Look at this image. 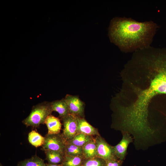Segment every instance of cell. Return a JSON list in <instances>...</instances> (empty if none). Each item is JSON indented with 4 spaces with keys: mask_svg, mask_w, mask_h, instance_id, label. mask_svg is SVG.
Listing matches in <instances>:
<instances>
[{
    "mask_svg": "<svg viewBox=\"0 0 166 166\" xmlns=\"http://www.w3.org/2000/svg\"><path fill=\"white\" fill-rule=\"evenodd\" d=\"M83 133L88 135H100L97 129L93 127L84 118L78 117V134Z\"/></svg>",
    "mask_w": 166,
    "mask_h": 166,
    "instance_id": "8",
    "label": "cell"
},
{
    "mask_svg": "<svg viewBox=\"0 0 166 166\" xmlns=\"http://www.w3.org/2000/svg\"><path fill=\"white\" fill-rule=\"evenodd\" d=\"M159 27L152 20L140 22L130 18L115 17L110 23L108 36L121 51L134 52L151 46Z\"/></svg>",
    "mask_w": 166,
    "mask_h": 166,
    "instance_id": "1",
    "label": "cell"
},
{
    "mask_svg": "<svg viewBox=\"0 0 166 166\" xmlns=\"http://www.w3.org/2000/svg\"><path fill=\"white\" fill-rule=\"evenodd\" d=\"M50 105L52 111L57 112L61 119L69 114L68 106L64 98L52 101Z\"/></svg>",
    "mask_w": 166,
    "mask_h": 166,
    "instance_id": "10",
    "label": "cell"
},
{
    "mask_svg": "<svg viewBox=\"0 0 166 166\" xmlns=\"http://www.w3.org/2000/svg\"><path fill=\"white\" fill-rule=\"evenodd\" d=\"M94 138L93 136L80 133L76 135L72 140L66 142L77 146L82 147Z\"/></svg>",
    "mask_w": 166,
    "mask_h": 166,
    "instance_id": "14",
    "label": "cell"
},
{
    "mask_svg": "<svg viewBox=\"0 0 166 166\" xmlns=\"http://www.w3.org/2000/svg\"><path fill=\"white\" fill-rule=\"evenodd\" d=\"M47 166H63L61 164H47Z\"/></svg>",
    "mask_w": 166,
    "mask_h": 166,
    "instance_id": "20",
    "label": "cell"
},
{
    "mask_svg": "<svg viewBox=\"0 0 166 166\" xmlns=\"http://www.w3.org/2000/svg\"><path fill=\"white\" fill-rule=\"evenodd\" d=\"M106 162L97 156L85 159L82 166H105Z\"/></svg>",
    "mask_w": 166,
    "mask_h": 166,
    "instance_id": "18",
    "label": "cell"
},
{
    "mask_svg": "<svg viewBox=\"0 0 166 166\" xmlns=\"http://www.w3.org/2000/svg\"><path fill=\"white\" fill-rule=\"evenodd\" d=\"M0 166H2V165L1 164H0Z\"/></svg>",
    "mask_w": 166,
    "mask_h": 166,
    "instance_id": "21",
    "label": "cell"
},
{
    "mask_svg": "<svg viewBox=\"0 0 166 166\" xmlns=\"http://www.w3.org/2000/svg\"><path fill=\"white\" fill-rule=\"evenodd\" d=\"M83 155L85 159L97 156L95 138L82 147Z\"/></svg>",
    "mask_w": 166,
    "mask_h": 166,
    "instance_id": "11",
    "label": "cell"
},
{
    "mask_svg": "<svg viewBox=\"0 0 166 166\" xmlns=\"http://www.w3.org/2000/svg\"><path fill=\"white\" fill-rule=\"evenodd\" d=\"M122 133L123 137L121 141L117 145L113 146L116 157L122 161L126 155L128 145L133 141L132 138L128 132H123Z\"/></svg>",
    "mask_w": 166,
    "mask_h": 166,
    "instance_id": "7",
    "label": "cell"
},
{
    "mask_svg": "<svg viewBox=\"0 0 166 166\" xmlns=\"http://www.w3.org/2000/svg\"><path fill=\"white\" fill-rule=\"evenodd\" d=\"M45 124L48 129L49 134H57L60 133L62 124L59 118L50 115L46 119Z\"/></svg>",
    "mask_w": 166,
    "mask_h": 166,
    "instance_id": "9",
    "label": "cell"
},
{
    "mask_svg": "<svg viewBox=\"0 0 166 166\" xmlns=\"http://www.w3.org/2000/svg\"><path fill=\"white\" fill-rule=\"evenodd\" d=\"M17 166H47V164L43 160L35 155L19 162Z\"/></svg>",
    "mask_w": 166,
    "mask_h": 166,
    "instance_id": "15",
    "label": "cell"
},
{
    "mask_svg": "<svg viewBox=\"0 0 166 166\" xmlns=\"http://www.w3.org/2000/svg\"><path fill=\"white\" fill-rule=\"evenodd\" d=\"M44 151L48 163L60 164L63 162L65 156L64 154L50 150H45Z\"/></svg>",
    "mask_w": 166,
    "mask_h": 166,
    "instance_id": "12",
    "label": "cell"
},
{
    "mask_svg": "<svg viewBox=\"0 0 166 166\" xmlns=\"http://www.w3.org/2000/svg\"><path fill=\"white\" fill-rule=\"evenodd\" d=\"M85 159L83 156L65 155L61 163L63 166H82Z\"/></svg>",
    "mask_w": 166,
    "mask_h": 166,
    "instance_id": "13",
    "label": "cell"
},
{
    "mask_svg": "<svg viewBox=\"0 0 166 166\" xmlns=\"http://www.w3.org/2000/svg\"><path fill=\"white\" fill-rule=\"evenodd\" d=\"M69 108V113L83 117L84 104L77 96L67 94L64 98Z\"/></svg>",
    "mask_w": 166,
    "mask_h": 166,
    "instance_id": "6",
    "label": "cell"
},
{
    "mask_svg": "<svg viewBox=\"0 0 166 166\" xmlns=\"http://www.w3.org/2000/svg\"><path fill=\"white\" fill-rule=\"evenodd\" d=\"M64 154L65 155L82 156L83 155L82 147L66 142Z\"/></svg>",
    "mask_w": 166,
    "mask_h": 166,
    "instance_id": "17",
    "label": "cell"
},
{
    "mask_svg": "<svg viewBox=\"0 0 166 166\" xmlns=\"http://www.w3.org/2000/svg\"><path fill=\"white\" fill-rule=\"evenodd\" d=\"M122 162L118 159L113 160L106 162L105 166H120Z\"/></svg>",
    "mask_w": 166,
    "mask_h": 166,
    "instance_id": "19",
    "label": "cell"
},
{
    "mask_svg": "<svg viewBox=\"0 0 166 166\" xmlns=\"http://www.w3.org/2000/svg\"><path fill=\"white\" fill-rule=\"evenodd\" d=\"M97 145V156L106 162L118 159L116 156L113 146L109 144L100 135L95 138Z\"/></svg>",
    "mask_w": 166,
    "mask_h": 166,
    "instance_id": "5",
    "label": "cell"
},
{
    "mask_svg": "<svg viewBox=\"0 0 166 166\" xmlns=\"http://www.w3.org/2000/svg\"><path fill=\"white\" fill-rule=\"evenodd\" d=\"M44 144L42 146L43 150H50L57 151L65 155L66 141L61 134H49L45 137Z\"/></svg>",
    "mask_w": 166,
    "mask_h": 166,
    "instance_id": "4",
    "label": "cell"
},
{
    "mask_svg": "<svg viewBox=\"0 0 166 166\" xmlns=\"http://www.w3.org/2000/svg\"><path fill=\"white\" fill-rule=\"evenodd\" d=\"M29 142L33 146L38 147L42 146L45 142V137L34 130L30 132L28 135Z\"/></svg>",
    "mask_w": 166,
    "mask_h": 166,
    "instance_id": "16",
    "label": "cell"
},
{
    "mask_svg": "<svg viewBox=\"0 0 166 166\" xmlns=\"http://www.w3.org/2000/svg\"><path fill=\"white\" fill-rule=\"evenodd\" d=\"M52 112L50 102H44L34 106L30 114L22 122L27 127H38L41 124H45Z\"/></svg>",
    "mask_w": 166,
    "mask_h": 166,
    "instance_id": "2",
    "label": "cell"
},
{
    "mask_svg": "<svg viewBox=\"0 0 166 166\" xmlns=\"http://www.w3.org/2000/svg\"><path fill=\"white\" fill-rule=\"evenodd\" d=\"M78 116L69 113L61 119L64 127L61 134L66 142L71 140L78 134Z\"/></svg>",
    "mask_w": 166,
    "mask_h": 166,
    "instance_id": "3",
    "label": "cell"
}]
</instances>
